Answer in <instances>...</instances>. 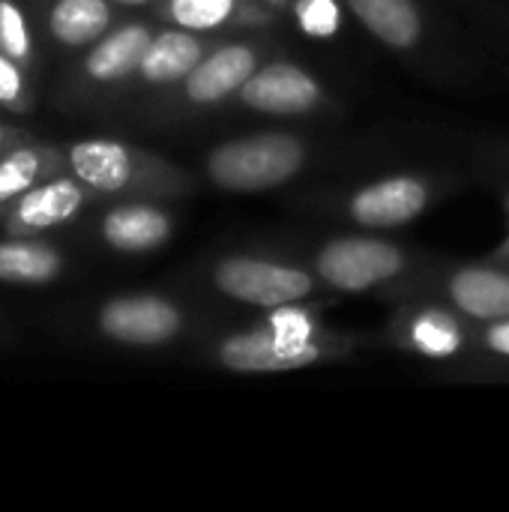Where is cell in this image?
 I'll use <instances>...</instances> for the list:
<instances>
[{"label":"cell","mask_w":509,"mask_h":512,"mask_svg":"<svg viewBox=\"0 0 509 512\" xmlns=\"http://www.w3.org/2000/svg\"><path fill=\"white\" fill-rule=\"evenodd\" d=\"M306 159V147L285 132H258L225 141L207 156V174L228 192H261L288 183Z\"/></svg>","instance_id":"obj_1"},{"label":"cell","mask_w":509,"mask_h":512,"mask_svg":"<svg viewBox=\"0 0 509 512\" xmlns=\"http://www.w3.org/2000/svg\"><path fill=\"white\" fill-rule=\"evenodd\" d=\"M213 282L225 297L258 309L303 303L315 291V279L306 270L249 255L219 261L213 270Z\"/></svg>","instance_id":"obj_2"},{"label":"cell","mask_w":509,"mask_h":512,"mask_svg":"<svg viewBox=\"0 0 509 512\" xmlns=\"http://www.w3.org/2000/svg\"><path fill=\"white\" fill-rule=\"evenodd\" d=\"M405 264H408L405 252L387 240L339 237L318 252L315 273L321 282H327L336 291L363 294L396 279L405 270Z\"/></svg>","instance_id":"obj_3"},{"label":"cell","mask_w":509,"mask_h":512,"mask_svg":"<svg viewBox=\"0 0 509 512\" xmlns=\"http://www.w3.org/2000/svg\"><path fill=\"white\" fill-rule=\"evenodd\" d=\"M240 102L249 111L261 114H306L321 102V84L315 75L300 69L297 63H267L258 66L249 81L240 87Z\"/></svg>","instance_id":"obj_4"},{"label":"cell","mask_w":509,"mask_h":512,"mask_svg":"<svg viewBox=\"0 0 509 512\" xmlns=\"http://www.w3.org/2000/svg\"><path fill=\"white\" fill-rule=\"evenodd\" d=\"M99 327L105 336L123 345H162L180 333L183 318L174 303L138 294L105 303L99 312Z\"/></svg>","instance_id":"obj_5"},{"label":"cell","mask_w":509,"mask_h":512,"mask_svg":"<svg viewBox=\"0 0 509 512\" xmlns=\"http://www.w3.org/2000/svg\"><path fill=\"white\" fill-rule=\"evenodd\" d=\"M429 204V186L417 177H384L354 192L348 210L357 225L366 228H399L417 219Z\"/></svg>","instance_id":"obj_6"},{"label":"cell","mask_w":509,"mask_h":512,"mask_svg":"<svg viewBox=\"0 0 509 512\" xmlns=\"http://www.w3.org/2000/svg\"><path fill=\"white\" fill-rule=\"evenodd\" d=\"M258 69V51L246 42H228L201 57V63L186 75L183 90L195 105H213L240 93L249 75Z\"/></svg>","instance_id":"obj_7"},{"label":"cell","mask_w":509,"mask_h":512,"mask_svg":"<svg viewBox=\"0 0 509 512\" xmlns=\"http://www.w3.org/2000/svg\"><path fill=\"white\" fill-rule=\"evenodd\" d=\"M453 306L474 321H504L509 318V273L492 267L456 270L447 282Z\"/></svg>","instance_id":"obj_8"},{"label":"cell","mask_w":509,"mask_h":512,"mask_svg":"<svg viewBox=\"0 0 509 512\" xmlns=\"http://www.w3.org/2000/svg\"><path fill=\"white\" fill-rule=\"evenodd\" d=\"M204 57V42L192 36L186 27H171L162 33H153L144 57H141V78L147 84H177L186 81V75L201 63Z\"/></svg>","instance_id":"obj_9"},{"label":"cell","mask_w":509,"mask_h":512,"mask_svg":"<svg viewBox=\"0 0 509 512\" xmlns=\"http://www.w3.org/2000/svg\"><path fill=\"white\" fill-rule=\"evenodd\" d=\"M69 165L75 177L96 192H120L132 180V153L120 141L87 138L72 144Z\"/></svg>","instance_id":"obj_10"},{"label":"cell","mask_w":509,"mask_h":512,"mask_svg":"<svg viewBox=\"0 0 509 512\" xmlns=\"http://www.w3.org/2000/svg\"><path fill=\"white\" fill-rule=\"evenodd\" d=\"M102 237L117 252H150L171 237V219L147 204H126L105 216Z\"/></svg>","instance_id":"obj_11"},{"label":"cell","mask_w":509,"mask_h":512,"mask_svg":"<svg viewBox=\"0 0 509 512\" xmlns=\"http://www.w3.org/2000/svg\"><path fill=\"white\" fill-rule=\"evenodd\" d=\"M219 360L231 372H258V375L261 372H294V369L309 366L306 357H297V354H288L285 348H279V342L270 336L267 327L228 336L219 345Z\"/></svg>","instance_id":"obj_12"},{"label":"cell","mask_w":509,"mask_h":512,"mask_svg":"<svg viewBox=\"0 0 509 512\" xmlns=\"http://www.w3.org/2000/svg\"><path fill=\"white\" fill-rule=\"evenodd\" d=\"M348 9L366 30L396 51H408L423 36V18L414 0H348Z\"/></svg>","instance_id":"obj_13"},{"label":"cell","mask_w":509,"mask_h":512,"mask_svg":"<svg viewBox=\"0 0 509 512\" xmlns=\"http://www.w3.org/2000/svg\"><path fill=\"white\" fill-rule=\"evenodd\" d=\"M81 204H84L81 186L69 177H57L21 195L15 222L27 231H45V228L69 222L81 210Z\"/></svg>","instance_id":"obj_14"},{"label":"cell","mask_w":509,"mask_h":512,"mask_svg":"<svg viewBox=\"0 0 509 512\" xmlns=\"http://www.w3.org/2000/svg\"><path fill=\"white\" fill-rule=\"evenodd\" d=\"M153 33L144 24H123L114 33H105L96 48L87 54V75L93 81H120L141 66V57Z\"/></svg>","instance_id":"obj_15"},{"label":"cell","mask_w":509,"mask_h":512,"mask_svg":"<svg viewBox=\"0 0 509 512\" xmlns=\"http://www.w3.org/2000/svg\"><path fill=\"white\" fill-rule=\"evenodd\" d=\"M108 24H111L108 0H57L48 15L51 36L72 48L99 42Z\"/></svg>","instance_id":"obj_16"},{"label":"cell","mask_w":509,"mask_h":512,"mask_svg":"<svg viewBox=\"0 0 509 512\" xmlns=\"http://www.w3.org/2000/svg\"><path fill=\"white\" fill-rule=\"evenodd\" d=\"M60 270V255L42 243H0V279L18 285L51 282Z\"/></svg>","instance_id":"obj_17"},{"label":"cell","mask_w":509,"mask_h":512,"mask_svg":"<svg viewBox=\"0 0 509 512\" xmlns=\"http://www.w3.org/2000/svg\"><path fill=\"white\" fill-rule=\"evenodd\" d=\"M408 342L423 357L447 360V357H453V354L462 351L465 336H462V327L456 324L453 315H447L441 309H426V312H420V315L411 318Z\"/></svg>","instance_id":"obj_18"},{"label":"cell","mask_w":509,"mask_h":512,"mask_svg":"<svg viewBox=\"0 0 509 512\" xmlns=\"http://www.w3.org/2000/svg\"><path fill=\"white\" fill-rule=\"evenodd\" d=\"M270 336L279 342V348H285L288 354L306 357L309 363H315L321 357L318 342H315V321L306 309H300L297 303L288 306H276L270 309V321H267Z\"/></svg>","instance_id":"obj_19"},{"label":"cell","mask_w":509,"mask_h":512,"mask_svg":"<svg viewBox=\"0 0 509 512\" xmlns=\"http://www.w3.org/2000/svg\"><path fill=\"white\" fill-rule=\"evenodd\" d=\"M237 9V0H168V15L177 27L192 33L222 27Z\"/></svg>","instance_id":"obj_20"},{"label":"cell","mask_w":509,"mask_h":512,"mask_svg":"<svg viewBox=\"0 0 509 512\" xmlns=\"http://www.w3.org/2000/svg\"><path fill=\"white\" fill-rule=\"evenodd\" d=\"M294 18L306 36L330 39L342 27V6H339V0H297Z\"/></svg>","instance_id":"obj_21"},{"label":"cell","mask_w":509,"mask_h":512,"mask_svg":"<svg viewBox=\"0 0 509 512\" xmlns=\"http://www.w3.org/2000/svg\"><path fill=\"white\" fill-rule=\"evenodd\" d=\"M39 177V156L36 150H15L0 162V201L24 195L36 186Z\"/></svg>","instance_id":"obj_22"},{"label":"cell","mask_w":509,"mask_h":512,"mask_svg":"<svg viewBox=\"0 0 509 512\" xmlns=\"http://www.w3.org/2000/svg\"><path fill=\"white\" fill-rule=\"evenodd\" d=\"M30 27L24 21V12L12 0H0V54L12 60H27L30 57Z\"/></svg>","instance_id":"obj_23"},{"label":"cell","mask_w":509,"mask_h":512,"mask_svg":"<svg viewBox=\"0 0 509 512\" xmlns=\"http://www.w3.org/2000/svg\"><path fill=\"white\" fill-rule=\"evenodd\" d=\"M21 90H24V78H21L18 60L0 54V102L3 105L18 102L21 99Z\"/></svg>","instance_id":"obj_24"},{"label":"cell","mask_w":509,"mask_h":512,"mask_svg":"<svg viewBox=\"0 0 509 512\" xmlns=\"http://www.w3.org/2000/svg\"><path fill=\"white\" fill-rule=\"evenodd\" d=\"M483 342H486L489 351H495V354H501V357H509V318H504V321H492V327L486 330Z\"/></svg>","instance_id":"obj_25"},{"label":"cell","mask_w":509,"mask_h":512,"mask_svg":"<svg viewBox=\"0 0 509 512\" xmlns=\"http://www.w3.org/2000/svg\"><path fill=\"white\" fill-rule=\"evenodd\" d=\"M114 3H126V6H138V3H147V0H114Z\"/></svg>","instance_id":"obj_26"},{"label":"cell","mask_w":509,"mask_h":512,"mask_svg":"<svg viewBox=\"0 0 509 512\" xmlns=\"http://www.w3.org/2000/svg\"><path fill=\"white\" fill-rule=\"evenodd\" d=\"M267 3H282V0H267Z\"/></svg>","instance_id":"obj_27"},{"label":"cell","mask_w":509,"mask_h":512,"mask_svg":"<svg viewBox=\"0 0 509 512\" xmlns=\"http://www.w3.org/2000/svg\"><path fill=\"white\" fill-rule=\"evenodd\" d=\"M0 141H3V132H0Z\"/></svg>","instance_id":"obj_28"}]
</instances>
